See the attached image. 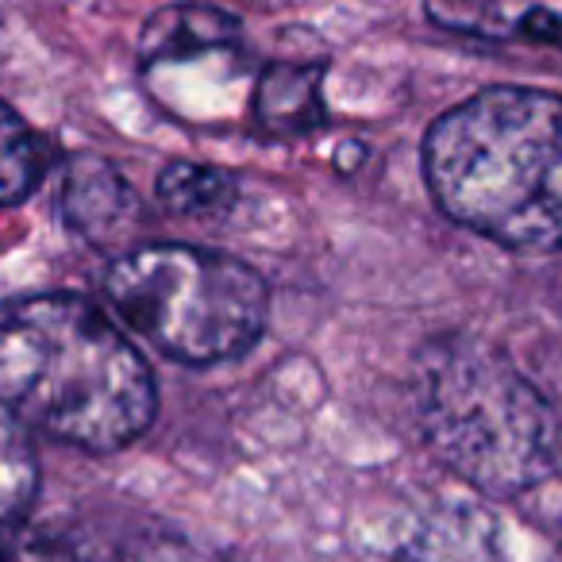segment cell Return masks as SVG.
<instances>
[{
  "instance_id": "4",
  "label": "cell",
  "mask_w": 562,
  "mask_h": 562,
  "mask_svg": "<svg viewBox=\"0 0 562 562\" xmlns=\"http://www.w3.org/2000/svg\"><path fill=\"white\" fill-rule=\"evenodd\" d=\"M109 301L150 347L189 367L239 359L262 336L270 290L247 262L189 243H143L112 262Z\"/></svg>"
},
{
  "instance_id": "9",
  "label": "cell",
  "mask_w": 562,
  "mask_h": 562,
  "mask_svg": "<svg viewBox=\"0 0 562 562\" xmlns=\"http://www.w3.org/2000/svg\"><path fill=\"white\" fill-rule=\"evenodd\" d=\"M35 493H40L35 443L24 424L9 408H0V536L16 531L24 524Z\"/></svg>"
},
{
  "instance_id": "1",
  "label": "cell",
  "mask_w": 562,
  "mask_h": 562,
  "mask_svg": "<svg viewBox=\"0 0 562 562\" xmlns=\"http://www.w3.org/2000/svg\"><path fill=\"white\" fill-rule=\"evenodd\" d=\"M0 408L81 451H120L150 428L155 374L120 328L74 293L0 308Z\"/></svg>"
},
{
  "instance_id": "11",
  "label": "cell",
  "mask_w": 562,
  "mask_h": 562,
  "mask_svg": "<svg viewBox=\"0 0 562 562\" xmlns=\"http://www.w3.org/2000/svg\"><path fill=\"white\" fill-rule=\"evenodd\" d=\"M0 562H86L70 543L35 531H4L0 536Z\"/></svg>"
},
{
  "instance_id": "13",
  "label": "cell",
  "mask_w": 562,
  "mask_h": 562,
  "mask_svg": "<svg viewBox=\"0 0 562 562\" xmlns=\"http://www.w3.org/2000/svg\"><path fill=\"white\" fill-rule=\"evenodd\" d=\"M116 562H216V559H212V554L193 551V547H186V543H170V539H162V543L135 547V551L120 554Z\"/></svg>"
},
{
  "instance_id": "8",
  "label": "cell",
  "mask_w": 562,
  "mask_h": 562,
  "mask_svg": "<svg viewBox=\"0 0 562 562\" xmlns=\"http://www.w3.org/2000/svg\"><path fill=\"white\" fill-rule=\"evenodd\" d=\"M155 193L166 212L193 220H220L239 201V186L232 173L204 162H170L158 173Z\"/></svg>"
},
{
  "instance_id": "12",
  "label": "cell",
  "mask_w": 562,
  "mask_h": 562,
  "mask_svg": "<svg viewBox=\"0 0 562 562\" xmlns=\"http://www.w3.org/2000/svg\"><path fill=\"white\" fill-rule=\"evenodd\" d=\"M428 12L436 24L454 32H493V12L482 0H428Z\"/></svg>"
},
{
  "instance_id": "6",
  "label": "cell",
  "mask_w": 562,
  "mask_h": 562,
  "mask_svg": "<svg viewBox=\"0 0 562 562\" xmlns=\"http://www.w3.org/2000/svg\"><path fill=\"white\" fill-rule=\"evenodd\" d=\"M239 35V20L216 4H170L143 24L139 55L147 66L186 63V58L209 55V50L235 47Z\"/></svg>"
},
{
  "instance_id": "3",
  "label": "cell",
  "mask_w": 562,
  "mask_h": 562,
  "mask_svg": "<svg viewBox=\"0 0 562 562\" xmlns=\"http://www.w3.org/2000/svg\"><path fill=\"white\" fill-rule=\"evenodd\" d=\"M413 397L436 459L485 497H520L554 470L559 416L501 347L467 331L424 344Z\"/></svg>"
},
{
  "instance_id": "5",
  "label": "cell",
  "mask_w": 562,
  "mask_h": 562,
  "mask_svg": "<svg viewBox=\"0 0 562 562\" xmlns=\"http://www.w3.org/2000/svg\"><path fill=\"white\" fill-rule=\"evenodd\" d=\"M58 212L97 247H120L147 224V204L132 181L97 155H78L63 166Z\"/></svg>"
},
{
  "instance_id": "10",
  "label": "cell",
  "mask_w": 562,
  "mask_h": 562,
  "mask_svg": "<svg viewBox=\"0 0 562 562\" xmlns=\"http://www.w3.org/2000/svg\"><path fill=\"white\" fill-rule=\"evenodd\" d=\"M50 170V143L0 101V204H20Z\"/></svg>"
},
{
  "instance_id": "7",
  "label": "cell",
  "mask_w": 562,
  "mask_h": 562,
  "mask_svg": "<svg viewBox=\"0 0 562 562\" xmlns=\"http://www.w3.org/2000/svg\"><path fill=\"white\" fill-rule=\"evenodd\" d=\"M255 120L262 132L293 139L324 124V66L278 63L258 78Z\"/></svg>"
},
{
  "instance_id": "2",
  "label": "cell",
  "mask_w": 562,
  "mask_h": 562,
  "mask_svg": "<svg viewBox=\"0 0 562 562\" xmlns=\"http://www.w3.org/2000/svg\"><path fill=\"white\" fill-rule=\"evenodd\" d=\"M436 204L508 250H562V97L497 86L454 104L424 135Z\"/></svg>"
}]
</instances>
